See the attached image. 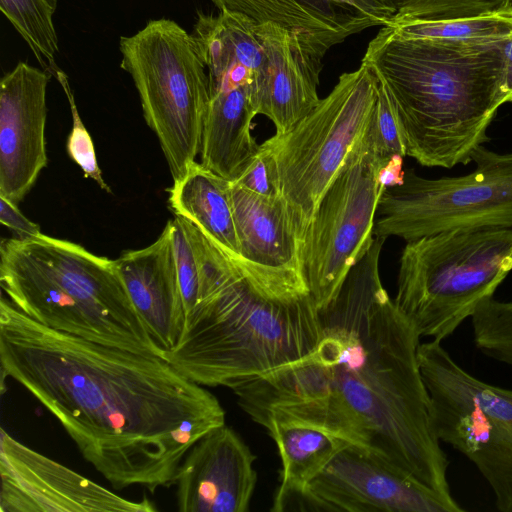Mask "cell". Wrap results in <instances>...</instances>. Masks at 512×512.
Instances as JSON below:
<instances>
[{"label":"cell","mask_w":512,"mask_h":512,"mask_svg":"<svg viewBox=\"0 0 512 512\" xmlns=\"http://www.w3.org/2000/svg\"><path fill=\"white\" fill-rule=\"evenodd\" d=\"M385 240L374 237L319 310L322 333L308 354L232 391L261 426L282 421L325 430L456 501L419 367L421 337L381 281Z\"/></svg>","instance_id":"obj_1"},{"label":"cell","mask_w":512,"mask_h":512,"mask_svg":"<svg viewBox=\"0 0 512 512\" xmlns=\"http://www.w3.org/2000/svg\"><path fill=\"white\" fill-rule=\"evenodd\" d=\"M0 364L116 489L174 485L191 447L225 425L217 397L164 358L49 328L3 296Z\"/></svg>","instance_id":"obj_2"},{"label":"cell","mask_w":512,"mask_h":512,"mask_svg":"<svg viewBox=\"0 0 512 512\" xmlns=\"http://www.w3.org/2000/svg\"><path fill=\"white\" fill-rule=\"evenodd\" d=\"M193 235L201 296L165 360L198 384L232 390L316 346L320 313L300 269L250 262L197 226Z\"/></svg>","instance_id":"obj_3"},{"label":"cell","mask_w":512,"mask_h":512,"mask_svg":"<svg viewBox=\"0 0 512 512\" xmlns=\"http://www.w3.org/2000/svg\"><path fill=\"white\" fill-rule=\"evenodd\" d=\"M505 40L404 39L382 26L362 62L388 88L407 156L426 167L472 161L475 150L489 140L487 130L499 107L507 103Z\"/></svg>","instance_id":"obj_4"},{"label":"cell","mask_w":512,"mask_h":512,"mask_svg":"<svg viewBox=\"0 0 512 512\" xmlns=\"http://www.w3.org/2000/svg\"><path fill=\"white\" fill-rule=\"evenodd\" d=\"M0 283L17 309L44 326L95 343L163 356L115 260L43 233L26 240L2 239Z\"/></svg>","instance_id":"obj_5"},{"label":"cell","mask_w":512,"mask_h":512,"mask_svg":"<svg viewBox=\"0 0 512 512\" xmlns=\"http://www.w3.org/2000/svg\"><path fill=\"white\" fill-rule=\"evenodd\" d=\"M511 270L512 228L442 231L407 241L393 300L420 337L442 342Z\"/></svg>","instance_id":"obj_6"},{"label":"cell","mask_w":512,"mask_h":512,"mask_svg":"<svg viewBox=\"0 0 512 512\" xmlns=\"http://www.w3.org/2000/svg\"><path fill=\"white\" fill-rule=\"evenodd\" d=\"M121 68L138 91L147 125L156 134L173 181L200 154L209 104V79L193 34L175 21L150 20L119 41Z\"/></svg>","instance_id":"obj_7"},{"label":"cell","mask_w":512,"mask_h":512,"mask_svg":"<svg viewBox=\"0 0 512 512\" xmlns=\"http://www.w3.org/2000/svg\"><path fill=\"white\" fill-rule=\"evenodd\" d=\"M378 85L375 70L361 61L289 131L264 141L302 244L323 195L368 125Z\"/></svg>","instance_id":"obj_8"},{"label":"cell","mask_w":512,"mask_h":512,"mask_svg":"<svg viewBox=\"0 0 512 512\" xmlns=\"http://www.w3.org/2000/svg\"><path fill=\"white\" fill-rule=\"evenodd\" d=\"M418 361L439 440L476 466L499 511L512 512V389L476 378L436 340L420 343Z\"/></svg>","instance_id":"obj_9"},{"label":"cell","mask_w":512,"mask_h":512,"mask_svg":"<svg viewBox=\"0 0 512 512\" xmlns=\"http://www.w3.org/2000/svg\"><path fill=\"white\" fill-rule=\"evenodd\" d=\"M475 169L462 176L424 178L405 170L400 185L386 188L373 234L406 242L453 229L512 228V152L479 146Z\"/></svg>","instance_id":"obj_10"},{"label":"cell","mask_w":512,"mask_h":512,"mask_svg":"<svg viewBox=\"0 0 512 512\" xmlns=\"http://www.w3.org/2000/svg\"><path fill=\"white\" fill-rule=\"evenodd\" d=\"M363 136V135H362ZM384 166L362 137L323 195L301 248V271L319 310L337 296L374 241Z\"/></svg>","instance_id":"obj_11"},{"label":"cell","mask_w":512,"mask_h":512,"mask_svg":"<svg viewBox=\"0 0 512 512\" xmlns=\"http://www.w3.org/2000/svg\"><path fill=\"white\" fill-rule=\"evenodd\" d=\"M339 512H463L387 462L351 445L304 487L289 510Z\"/></svg>","instance_id":"obj_12"},{"label":"cell","mask_w":512,"mask_h":512,"mask_svg":"<svg viewBox=\"0 0 512 512\" xmlns=\"http://www.w3.org/2000/svg\"><path fill=\"white\" fill-rule=\"evenodd\" d=\"M1 512H153L147 498L133 501L14 439L0 437Z\"/></svg>","instance_id":"obj_13"},{"label":"cell","mask_w":512,"mask_h":512,"mask_svg":"<svg viewBox=\"0 0 512 512\" xmlns=\"http://www.w3.org/2000/svg\"><path fill=\"white\" fill-rule=\"evenodd\" d=\"M51 76L19 62L0 81V195L16 205L48 163L46 92Z\"/></svg>","instance_id":"obj_14"},{"label":"cell","mask_w":512,"mask_h":512,"mask_svg":"<svg viewBox=\"0 0 512 512\" xmlns=\"http://www.w3.org/2000/svg\"><path fill=\"white\" fill-rule=\"evenodd\" d=\"M256 455L231 427L197 441L175 476L181 512H247L257 484Z\"/></svg>","instance_id":"obj_15"},{"label":"cell","mask_w":512,"mask_h":512,"mask_svg":"<svg viewBox=\"0 0 512 512\" xmlns=\"http://www.w3.org/2000/svg\"><path fill=\"white\" fill-rule=\"evenodd\" d=\"M264 58L256 88L257 113L283 135L321 100L319 75L325 54L300 34L272 22L255 24Z\"/></svg>","instance_id":"obj_16"},{"label":"cell","mask_w":512,"mask_h":512,"mask_svg":"<svg viewBox=\"0 0 512 512\" xmlns=\"http://www.w3.org/2000/svg\"><path fill=\"white\" fill-rule=\"evenodd\" d=\"M115 263L151 339L164 356L179 341L186 318L171 222L152 244L124 252Z\"/></svg>","instance_id":"obj_17"},{"label":"cell","mask_w":512,"mask_h":512,"mask_svg":"<svg viewBox=\"0 0 512 512\" xmlns=\"http://www.w3.org/2000/svg\"><path fill=\"white\" fill-rule=\"evenodd\" d=\"M219 11L243 14L256 24L272 22L300 34L326 53L373 26H388L393 11L384 0H210Z\"/></svg>","instance_id":"obj_18"},{"label":"cell","mask_w":512,"mask_h":512,"mask_svg":"<svg viewBox=\"0 0 512 512\" xmlns=\"http://www.w3.org/2000/svg\"><path fill=\"white\" fill-rule=\"evenodd\" d=\"M240 256L268 267L301 270V239L286 202L230 182Z\"/></svg>","instance_id":"obj_19"},{"label":"cell","mask_w":512,"mask_h":512,"mask_svg":"<svg viewBox=\"0 0 512 512\" xmlns=\"http://www.w3.org/2000/svg\"><path fill=\"white\" fill-rule=\"evenodd\" d=\"M256 87L241 86L210 93L205 116L200 164L233 182L258 152L251 133Z\"/></svg>","instance_id":"obj_20"},{"label":"cell","mask_w":512,"mask_h":512,"mask_svg":"<svg viewBox=\"0 0 512 512\" xmlns=\"http://www.w3.org/2000/svg\"><path fill=\"white\" fill-rule=\"evenodd\" d=\"M281 459L280 484L271 511H288L293 500L348 442L316 427L282 421L262 425Z\"/></svg>","instance_id":"obj_21"},{"label":"cell","mask_w":512,"mask_h":512,"mask_svg":"<svg viewBox=\"0 0 512 512\" xmlns=\"http://www.w3.org/2000/svg\"><path fill=\"white\" fill-rule=\"evenodd\" d=\"M176 216L197 226L224 250L240 256L230 181L194 162L169 190Z\"/></svg>","instance_id":"obj_22"},{"label":"cell","mask_w":512,"mask_h":512,"mask_svg":"<svg viewBox=\"0 0 512 512\" xmlns=\"http://www.w3.org/2000/svg\"><path fill=\"white\" fill-rule=\"evenodd\" d=\"M390 27L395 35L404 39H429L462 43L502 41L512 36V8L472 18L411 21Z\"/></svg>","instance_id":"obj_23"},{"label":"cell","mask_w":512,"mask_h":512,"mask_svg":"<svg viewBox=\"0 0 512 512\" xmlns=\"http://www.w3.org/2000/svg\"><path fill=\"white\" fill-rule=\"evenodd\" d=\"M57 0H0V10L28 44L44 70L58 68V37L53 22Z\"/></svg>","instance_id":"obj_24"},{"label":"cell","mask_w":512,"mask_h":512,"mask_svg":"<svg viewBox=\"0 0 512 512\" xmlns=\"http://www.w3.org/2000/svg\"><path fill=\"white\" fill-rule=\"evenodd\" d=\"M393 11L392 25L411 21L472 18L512 8V0H384Z\"/></svg>","instance_id":"obj_25"},{"label":"cell","mask_w":512,"mask_h":512,"mask_svg":"<svg viewBox=\"0 0 512 512\" xmlns=\"http://www.w3.org/2000/svg\"><path fill=\"white\" fill-rule=\"evenodd\" d=\"M376 74L379 79L377 100L362 139L372 154L385 165L394 156L407 155L388 88L383 78Z\"/></svg>","instance_id":"obj_26"},{"label":"cell","mask_w":512,"mask_h":512,"mask_svg":"<svg viewBox=\"0 0 512 512\" xmlns=\"http://www.w3.org/2000/svg\"><path fill=\"white\" fill-rule=\"evenodd\" d=\"M54 76L65 92L72 115V129L66 143L67 152L70 158L82 169L86 178L94 180L101 189L112 193L102 177L92 138L79 115L68 77L61 69L56 71Z\"/></svg>","instance_id":"obj_27"},{"label":"cell","mask_w":512,"mask_h":512,"mask_svg":"<svg viewBox=\"0 0 512 512\" xmlns=\"http://www.w3.org/2000/svg\"><path fill=\"white\" fill-rule=\"evenodd\" d=\"M233 182L264 197L281 196L276 161L264 142Z\"/></svg>","instance_id":"obj_28"},{"label":"cell","mask_w":512,"mask_h":512,"mask_svg":"<svg viewBox=\"0 0 512 512\" xmlns=\"http://www.w3.org/2000/svg\"><path fill=\"white\" fill-rule=\"evenodd\" d=\"M0 221L17 239L26 240L41 233L40 226L26 218L17 205L0 195Z\"/></svg>","instance_id":"obj_29"},{"label":"cell","mask_w":512,"mask_h":512,"mask_svg":"<svg viewBox=\"0 0 512 512\" xmlns=\"http://www.w3.org/2000/svg\"><path fill=\"white\" fill-rule=\"evenodd\" d=\"M403 156H394L378 172V180L384 189L400 185L403 182Z\"/></svg>","instance_id":"obj_30"},{"label":"cell","mask_w":512,"mask_h":512,"mask_svg":"<svg viewBox=\"0 0 512 512\" xmlns=\"http://www.w3.org/2000/svg\"><path fill=\"white\" fill-rule=\"evenodd\" d=\"M503 88L507 102H512V36L503 44Z\"/></svg>","instance_id":"obj_31"}]
</instances>
